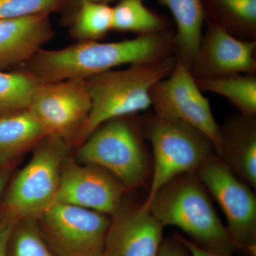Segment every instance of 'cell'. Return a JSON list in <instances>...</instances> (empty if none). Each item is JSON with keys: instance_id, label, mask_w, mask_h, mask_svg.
<instances>
[{"instance_id": "obj_1", "label": "cell", "mask_w": 256, "mask_h": 256, "mask_svg": "<svg viewBox=\"0 0 256 256\" xmlns=\"http://www.w3.org/2000/svg\"><path fill=\"white\" fill-rule=\"evenodd\" d=\"M174 34L168 30L124 41H84L57 50H42L28 62L40 82L88 79L116 67L146 63L174 54Z\"/></svg>"}, {"instance_id": "obj_2", "label": "cell", "mask_w": 256, "mask_h": 256, "mask_svg": "<svg viewBox=\"0 0 256 256\" xmlns=\"http://www.w3.org/2000/svg\"><path fill=\"white\" fill-rule=\"evenodd\" d=\"M176 62V57L171 55L86 79L92 109L75 142L82 144L99 126L110 120L133 116L152 107V88L169 76Z\"/></svg>"}, {"instance_id": "obj_3", "label": "cell", "mask_w": 256, "mask_h": 256, "mask_svg": "<svg viewBox=\"0 0 256 256\" xmlns=\"http://www.w3.org/2000/svg\"><path fill=\"white\" fill-rule=\"evenodd\" d=\"M204 188L196 173L180 175L160 188L146 208L164 226L181 229L198 246L232 256L238 249Z\"/></svg>"}, {"instance_id": "obj_4", "label": "cell", "mask_w": 256, "mask_h": 256, "mask_svg": "<svg viewBox=\"0 0 256 256\" xmlns=\"http://www.w3.org/2000/svg\"><path fill=\"white\" fill-rule=\"evenodd\" d=\"M68 143L47 136L36 144L28 164L10 180L0 210L18 220L37 218L54 204Z\"/></svg>"}, {"instance_id": "obj_5", "label": "cell", "mask_w": 256, "mask_h": 256, "mask_svg": "<svg viewBox=\"0 0 256 256\" xmlns=\"http://www.w3.org/2000/svg\"><path fill=\"white\" fill-rule=\"evenodd\" d=\"M152 146L154 168L146 208L160 188L176 176L196 173L216 152L212 141L193 126L154 114L144 122Z\"/></svg>"}, {"instance_id": "obj_6", "label": "cell", "mask_w": 256, "mask_h": 256, "mask_svg": "<svg viewBox=\"0 0 256 256\" xmlns=\"http://www.w3.org/2000/svg\"><path fill=\"white\" fill-rule=\"evenodd\" d=\"M128 117L99 126L80 144L78 156L84 164L108 172L126 188H134L146 182L148 165L140 132Z\"/></svg>"}, {"instance_id": "obj_7", "label": "cell", "mask_w": 256, "mask_h": 256, "mask_svg": "<svg viewBox=\"0 0 256 256\" xmlns=\"http://www.w3.org/2000/svg\"><path fill=\"white\" fill-rule=\"evenodd\" d=\"M36 220L42 237L56 256L104 255L108 215L54 204Z\"/></svg>"}, {"instance_id": "obj_8", "label": "cell", "mask_w": 256, "mask_h": 256, "mask_svg": "<svg viewBox=\"0 0 256 256\" xmlns=\"http://www.w3.org/2000/svg\"><path fill=\"white\" fill-rule=\"evenodd\" d=\"M196 175L222 207L236 247L256 256V198L252 190L215 154L200 166Z\"/></svg>"}, {"instance_id": "obj_9", "label": "cell", "mask_w": 256, "mask_h": 256, "mask_svg": "<svg viewBox=\"0 0 256 256\" xmlns=\"http://www.w3.org/2000/svg\"><path fill=\"white\" fill-rule=\"evenodd\" d=\"M150 98L156 114L196 128L212 141L217 156H220V126L216 122L210 101L202 94L188 67L178 60L169 76L152 87Z\"/></svg>"}, {"instance_id": "obj_10", "label": "cell", "mask_w": 256, "mask_h": 256, "mask_svg": "<svg viewBox=\"0 0 256 256\" xmlns=\"http://www.w3.org/2000/svg\"><path fill=\"white\" fill-rule=\"evenodd\" d=\"M92 109L86 79L40 82L28 110L46 136L75 142Z\"/></svg>"}, {"instance_id": "obj_11", "label": "cell", "mask_w": 256, "mask_h": 256, "mask_svg": "<svg viewBox=\"0 0 256 256\" xmlns=\"http://www.w3.org/2000/svg\"><path fill=\"white\" fill-rule=\"evenodd\" d=\"M126 188L102 168L78 164L67 156L62 165L54 204L72 205L112 216L120 208Z\"/></svg>"}, {"instance_id": "obj_12", "label": "cell", "mask_w": 256, "mask_h": 256, "mask_svg": "<svg viewBox=\"0 0 256 256\" xmlns=\"http://www.w3.org/2000/svg\"><path fill=\"white\" fill-rule=\"evenodd\" d=\"M198 52L190 72L195 79L256 73V41L239 40L206 20Z\"/></svg>"}, {"instance_id": "obj_13", "label": "cell", "mask_w": 256, "mask_h": 256, "mask_svg": "<svg viewBox=\"0 0 256 256\" xmlns=\"http://www.w3.org/2000/svg\"><path fill=\"white\" fill-rule=\"evenodd\" d=\"M106 235L105 256H158L164 226L149 210L139 207L112 216Z\"/></svg>"}, {"instance_id": "obj_14", "label": "cell", "mask_w": 256, "mask_h": 256, "mask_svg": "<svg viewBox=\"0 0 256 256\" xmlns=\"http://www.w3.org/2000/svg\"><path fill=\"white\" fill-rule=\"evenodd\" d=\"M54 34L46 14L0 20V70L28 63Z\"/></svg>"}, {"instance_id": "obj_15", "label": "cell", "mask_w": 256, "mask_h": 256, "mask_svg": "<svg viewBox=\"0 0 256 256\" xmlns=\"http://www.w3.org/2000/svg\"><path fill=\"white\" fill-rule=\"evenodd\" d=\"M222 150L220 156L236 176L256 186V116L240 114L220 127Z\"/></svg>"}, {"instance_id": "obj_16", "label": "cell", "mask_w": 256, "mask_h": 256, "mask_svg": "<svg viewBox=\"0 0 256 256\" xmlns=\"http://www.w3.org/2000/svg\"><path fill=\"white\" fill-rule=\"evenodd\" d=\"M171 12L176 23L174 54L178 62L191 68L198 52L205 22L202 0H158Z\"/></svg>"}, {"instance_id": "obj_17", "label": "cell", "mask_w": 256, "mask_h": 256, "mask_svg": "<svg viewBox=\"0 0 256 256\" xmlns=\"http://www.w3.org/2000/svg\"><path fill=\"white\" fill-rule=\"evenodd\" d=\"M46 136L28 109L0 116V169L12 165L13 160Z\"/></svg>"}, {"instance_id": "obj_18", "label": "cell", "mask_w": 256, "mask_h": 256, "mask_svg": "<svg viewBox=\"0 0 256 256\" xmlns=\"http://www.w3.org/2000/svg\"><path fill=\"white\" fill-rule=\"evenodd\" d=\"M205 20L239 40L256 41V0H202Z\"/></svg>"}, {"instance_id": "obj_19", "label": "cell", "mask_w": 256, "mask_h": 256, "mask_svg": "<svg viewBox=\"0 0 256 256\" xmlns=\"http://www.w3.org/2000/svg\"><path fill=\"white\" fill-rule=\"evenodd\" d=\"M202 92L225 98L240 112L248 116L256 114V74H236L220 78L195 79Z\"/></svg>"}, {"instance_id": "obj_20", "label": "cell", "mask_w": 256, "mask_h": 256, "mask_svg": "<svg viewBox=\"0 0 256 256\" xmlns=\"http://www.w3.org/2000/svg\"><path fill=\"white\" fill-rule=\"evenodd\" d=\"M112 30L142 35L166 28L163 18L146 8L143 0H120L112 8Z\"/></svg>"}, {"instance_id": "obj_21", "label": "cell", "mask_w": 256, "mask_h": 256, "mask_svg": "<svg viewBox=\"0 0 256 256\" xmlns=\"http://www.w3.org/2000/svg\"><path fill=\"white\" fill-rule=\"evenodd\" d=\"M38 84L28 72L0 70V116L28 109Z\"/></svg>"}, {"instance_id": "obj_22", "label": "cell", "mask_w": 256, "mask_h": 256, "mask_svg": "<svg viewBox=\"0 0 256 256\" xmlns=\"http://www.w3.org/2000/svg\"><path fill=\"white\" fill-rule=\"evenodd\" d=\"M112 30V8L104 3L82 2L73 34L84 41H98Z\"/></svg>"}, {"instance_id": "obj_23", "label": "cell", "mask_w": 256, "mask_h": 256, "mask_svg": "<svg viewBox=\"0 0 256 256\" xmlns=\"http://www.w3.org/2000/svg\"><path fill=\"white\" fill-rule=\"evenodd\" d=\"M8 256H56L40 233L36 218L18 220L10 235Z\"/></svg>"}, {"instance_id": "obj_24", "label": "cell", "mask_w": 256, "mask_h": 256, "mask_svg": "<svg viewBox=\"0 0 256 256\" xmlns=\"http://www.w3.org/2000/svg\"><path fill=\"white\" fill-rule=\"evenodd\" d=\"M64 0H0V20L46 14L58 8Z\"/></svg>"}, {"instance_id": "obj_25", "label": "cell", "mask_w": 256, "mask_h": 256, "mask_svg": "<svg viewBox=\"0 0 256 256\" xmlns=\"http://www.w3.org/2000/svg\"><path fill=\"white\" fill-rule=\"evenodd\" d=\"M18 220L0 210V256H8L10 235Z\"/></svg>"}, {"instance_id": "obj_26", "label": "cell", "mask_w": 256, "mask_h": 256, "mask_svg": "<svg viewBox=\"0 0 256 256\" xmlns=\"http://www.w3.org/2000/svg\"><path fill=\"white\" fill-rule=\"evenodd\" d=\"M158 256H190L188 248L176 237L163 240Z\"/></svg>"}, {"instance_id": "obj_27", "label": "cell", "mask_w": 256, "mask_h": 256, "mask_svg": "<svg viewBox=\"0 0 256 256\" xmlns=\"http://www.w3.org/2000/svg\"><path fill=\"white\" fill-rule=\"evenodd\" d=\"M178 240L182 242L184 245L188 248V252H190V256H232L230 255H227V254H218V252H208V250H205L202 248L198 246L196 244H194L191 240H188V238H185L182 236L178 234H176L174 236Z\"/></svg>"}, {"instance_id": "obj_28", "label": "cell", "mask_w": 256, "mask_h": 256, "mask_svg": "<svg viewBox=\"0 0 256 256\" xmlns=\"http://www.w3.org/2000/svg\"><path fill=\"white\" fill-rule=\"evenodd\" d=\"M12 174V165L0 169V201H1L3 194L11 180Z\"/></svg>"}, {"instance_id": "obj_29", "label": "cell", "mask_w": 256, "mask_h": 256, "mask_svg": "<svg viewBox=\"0 0 256 256\" xmlns=\"http://www.w3.org/2000/svg\"><path fill=\"white\" fill-rule=\"evenodd\" d=\"M82 1L92 2L104 3V4H107L108 2L114 1V0H80V2Z\"/></svg>"}, {"instance_id": "obj_30", "label": "cell", "mask_w": 256, "mask_h": 256, "mask_svg": "<svg viewBox=\"0 0 256 256\" xmlns=\"http://www.w3.org/2000/svg\"><path fill=\"white\" fill-rule=\"evenodd\" d=\"M104 256V255H102V256Z\"/></svg>"}]
</instances>
